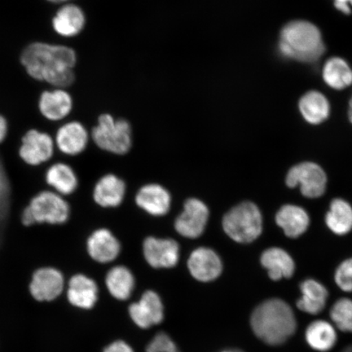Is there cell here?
I'll return each instance as SVG.
<instances>
[{
    "mask_svg": "<svg viewBox=\"0 0 352 352\" xmlns=\"http://www.w3.org/2000/svg\"><path fill=\"white\" fill-rule=\"evenodd\" d=\"M28 76L52 87L67 88L76 80L77 54L73 48L44 42L28 44L20 56Z\"/></svg>",
    "mask_w": 352,
    "mask_h": 352,
    "instance_id": "obj_1",
    "label": "cell"
},
{
    "mask_svg": "<svg viewBox=\"0 0 352 352\" xmlns=\"http://www.w3.org/2000/svg\"><path fill=\"white\" fill-rule=\"evenodd\" d=\"M250 327L258 338L267 346H281L296 336L298 318L290 303L281 298H270L254 308Z\"/></svg>",
    "mask_w": 352,
    "mask_h": 352,
    "instance_id": "obj_2",
    "label": "cell"
},
{
    "mask_svg": "<svg viewBox=\"0 0 352 352\" xmlns=\"http://www.w3.org/2000/svg\"><path fill=\"white\" fill-rule=\"evenodd\" d=\"M278 47L285 58L305 63H316L325 52L320 30L300 20L290 21L281 29Z\"/></svg>",
    "mask_w": 352,
    "mask_h": 352,
    "instance_id": "obj_3",
    "label": "cell"
},
{
    "mask_svg": "<svg viewBox=\"0 0 352 352\" xmlns=\"http://www.w3.org/2000/svg\"><path fill=\"white\" fill-rule=\"evenodd\" d=\"M72 206L67 197L50 188L43 189L30 197L20 213V223L24 228L38 226L61 227L69 222Z\"/></svg>",
    "mask_w": 352,
    "mask_h": 352,
    "instance_id": "obj_4",
    "label": "cell"
},
{
    "mask_svg": "<svg viewBox=\"0 0 352 352\" xmlns=\"http://www.w3.org/2000/svg\"><path fill=\"white\" fill-rule=\"evenodd\" d=\"M262 210L254 202L245 201L224 215L223 231L237 243L248 245L257 241L263 232Z\"/></svg>",
    "mask_w": 352,
    "mask_h": 352,
    "instance_id": "obj_5",
    "label": "cell"
},
{
    "mask_svg": "<svg viewBox=\"0 0 352 352\" xmlns=\"http://www.w3.org/2000/svg\"><path fill=\"white\" fill-rule=\"evenodd\" d=\"M284 183L289 189H298L306 199L318 200L328 190L329 176L318 162L303 160L289 167Z\"/></svg>",
    "mask_w": 352,
    "mask_h": 352,
    "instance_id": "obj_6",
    "label": "cell"
},
{
    "mask_svg": "<svg viewBox=\"0 0 352 352\" xmlns=\"http://www.w3.org/2000/svg\"><path fill=\"white\" fill-rule=\"evenodd\" d=\"M91 139L101 151L123 155L131 147V126L124 120H116L110 114L103 113L91 131Z\"/></svg>",
    "mask_w": 352,
    "mask_h": 352,
    "instance_id": "obj_7",
    "label": "cell"
},
{
    "mask_svg": "<svg viewBox=\"0 0 352 352\" xmlns=\"http://www.w3.org/2000/svg\"><path fill=\"white\" fill-rule=\"evenodd\" d=\"M56 152L54 135L46 131L32 127L21 135L17 156L25 166L37 168L50 164Z\"/></svg>",
    "mask_w": 352,
    "mask_h": 352,
    "instance_id": "obj_8",
    "label": "cell"
},
{
    "mask_svg": "<svg viewBox=\"0 0 352 352\" xmlns=\"http://www.w3.org/2000/svg\"><path fill=\"white\" fill-rule=\"evenodd\" d=\"M56 152L65 157H76L87 151L91 133L78 120H66L60 123L54 135Z\"/></svg>",
    "mask_w": 352,
    "mask_h": 352,
    "instance_id": "obj_9",
    "label": "cell"
},
{
    "mask_svg": "<svg viewBox=\"0 0 352 352\" xmlns=\"http://www.w3.org/2000/svg\"><path fill=\"white\" fill-rule=\"evenodd\" d=\"M37 107L44 120L60 124L72 116L73 96L65 88L54 87L44 90L38 96Z\"/></svg>",
    "mask_w": 352,
    "mask_h": 352,
    "instance_id": "obj_10",
    "label": "cell"
},
{
    "mask_svg": "<svg viewBox=\"0 0 352 352\" xmlns=\"http://www.w3.org/2000/svg\"><path fill=\"white\" fill-rule=\"evenodd\" d=\"M274 221L286 239L297 240L309 231L311 217L308 210L299 204L288 202L276 211Z\"/></svg>",
    "mask_w": 352,
    "mask_h": 352,
    "instance_id": "obj_11",
    "label": "cell"
},
{
    "mask_svg": "<svg viewBox=\"0 0 352 352\" xmlns=\"http://www.w3.org/2000/svg\"><path fill=\"white\" fill-rule=\"evenodd\" d=\"M209 214L208 206L204 201L190 198L184 204L183 212L175 219V231L186 239H197L208 226Z\"/></svg>",
    "mask_w": 352,
    "mask_h": 352,
    "instance_id": "obj_12",
    "label": "cell"
},
{
    "mask_svg": "<svg viewBox=\"0 0 352 352\" xmlns=\"http://www.w3.org/2000/svg\"><path fill=\"white\" fill-rule=\"evenodd\" d=\"M298 289L300 294L296 301L297 309L311 316L322 314L329 298L327 286L314 277H307L301 281Z\"/></svg>",
    "mask_w": 352,
    "mask_h": 352,
    "instance_id": "obj_13",
    "label": "cell"
},
{
    "mask_svg": "<svg viewBox=\"0 0 352 352\" xmlns=\"http://www.w3.org/2000/svg\"><path fill=\"white\" fill-rule=\"evenodd\" d=\"M259 261L272 281L289 280L296 274V259L281 246L274 245L264 250Z\"/></svg>",
    "mask_w": 352,
    "mask_h": 352,
    "instance_id": "obj_14",
    "label": "cell"
},
{
    "mask_svg": "<svg viewBox=\"0 0 352 352\" xmlns=\"http://www.w3.org/2000/svg\"><path fill=\"white\" fill-rule=\"evenodd\" d=\"M47 188L65 197H69L78 191L79 178L72 165L64 161L52 162L43 175Z\"/></svg>",
    "mask_w": 352,
    "mask_h": 352,
    "instance_id": "obj_15",
    "label": "cell"
},
{
    "mask_svg": "<svg viewBox=\"0 0 352 352\" xmlns=\"http://www.w3.org/2000/svg\"><path fill=\"white\" fill-rule=\"evenodd\" d=\"M145 261L153 268H171L177 265L179 246L173 239L148 236L144 241Z\"/></svg>",
    "mask_w": 352,
    "mask_h": 352,
    "instance_id": "obj_16",
    "label": "cell"
},
{
    "mask_svg": "<svg viewBox=\"0 0 352 352\" xmlns=\"http://www.w3.org/2000/svg\"><path fill=\"white\" fill-rule=\"evenodd\" d=\"M129 314L131 320L140 328H151L164 320V303L156 292L148 290L142 294L138 302L130 305Z\"/></svg>",
    "mask_w": 352,
    "mask_h": 352,
    "instance_id": "obj_17",
    "label": "cell"
},
{
    "mask_svg": "<svg viewBox=\"0 0 352 352\" xmlns=\"http://www.w3.org/2000/svg\"><path fill=\"white\" fill-rule=\"evenodd\" d=\"M64 289V276L55 267L38 268L33 274L30 285V292L34 299L39 302L54 300L60 296Z\"/></svg>",
    "mask_w": 352,
    "mask_h": 352,
    "instance_id": "obj_18",
    "label": "cell"
},
{
    "mask_svg": "<svg viewBox=\"0 0 352 352\" xmlns=\"http://www.w3.org/2000/svg\"><path fill=\"white\" fill-rule=\"evenodd\" d=\"M190 274L201 283H210L217 279L223 271V263L214 250L199 248L191 253L188 261Z\"/></svg>",
    "mask_w": 352,
    "mask_h": 352,
    "instance_id": "obj_19",
    "label": "cell"
},
{
    "mask_svg": "<svg viewBox=\"0 0 352 352\" xmlns=\"http://www.w3.org/2000/svg\"><path fill=\"white\" fill-rule=\"evenodd\" d=\"M298 110L307 124L319 126L329 120L332 108L327 96L320 91L311 90L299 98Z\"/></svg>",
    "mask_w": 352,
    "mask_h": 352,
    "instance_id": "obj_20",
    "label": "cell"
},
{
    "mask_svg": "<svg viewBox=\"0 0 352 352\" xmlns=\"http://www.w3.org/2000/svg\"><path fill=\"white\" fill-rule=\"evenodd\" d=\"M86 248L91 258L100 263L113 261L121 252L120 241L107 228H100L92 232L87 237Z\"/></svg>",
    "mask_w": 352,
    "mask_h": 352,
    "instance_id": "obj_21",
    "label": "cell"
},
{
    "mask_svg": "<svg viewBox=\"0 0 352 352\" xmlns=\"http://www.w3.org/2000/svg\"><path fill=\"white\" fill-rule=\"evenodd\" d=\"M305 340L312 351L329 352L337 345L338 330L329 320L315 319L305 328Z\"/></svg>",
    "mask_w": 352,
    "mask_h": 352,
    "instance_id": "obj_22",
    "label": "cell"
},
{
    "mask_svg": "<svg viewBox=\"0 0 352 352\" xmlns=\"http://www.w3.org/2000/svg\"><path fill=\"white\" fill-rule=\"evenodd\" d=\"M324 223L330 233L346 236L352 232V204L344 197H337L329 201L324 215Z\"/></svg>",
    "mask_w": 352,
    "mask_h": 352,
    "instance_id": "obj_23",
    "label": "cell"
},
{
    "mask_svg": "<svg viewBox=\"0 0 352 352\" xmlns=\"http://www.w3.org/2000/svg\"><path fill=\"white\" fill-rule=\"evenodd\" d=\"M125 192L124 182L116 175L107 174L95 184L92 199L101 208H114L122 204Z\"/></svg>",
    "mask_w": 352,
    "mask_h": 352,
    "instance_id": "obj_24",
    "label": "cell"
},
{
    "mask_svg": "<svg viewBox=\"0 0 352 352\" xmlns=\"http://www.w3.org/2000/svg\"><path fill=\"white\" fill-rule=\"evenodd\" d=\"M86 25L85 12L76 4L66 3L56 11L52 20V29L64 38L77 36Z\"/></svg>",
    "mask_w": 352,
    "mask_h": 352,
    "instance_id": "obj_25",
    "label": "cell"
},
{
    "mask_svg": "<svg viewBox=\"0 0 352 352\" xmlns=\"http://www.w3.org/2000/svg\"><path fill=\"white\" fill-rule=\"evenodd\" d=\"M136 205L153 217H162L169 212L170 192L157 184H149L140 189L135 196Z\"/></svg>",
    "mask_w": 352,
    "mask_h": 352,
    "instance_id": "obj_26",
    "label": "cell"
},
{
    "mask_svg": "<svg viewBox=\"0 0 352 352\" xmlns=\"http://www.w3.org/2000/svg\"><path fill=\"white\" fill-rule=\"evenodd\" d=\"M67 298L73 306L91 309L98 300V286L85 275H74L69 280Z\"/></svg>",
    "mask_w": 352,
    "mask_h": 352,
    "instance_id": "obj_27",
    "label": "cell"
},
{
    "mask_svg": "<svg viewBox=\"0 0 352 352\" xmlns=\"http://www.w3.org/2000/svg\"><path fill=\"white\" fill-rule=\"evenodd\" d=\"M322 78L331 89L345 90L352 85V69L341 57H331L324 65Z\"/></svg>",
    "mask_w": 352,
    "mask_h": 352,
    "instance_id": "obj_28",
    "label": "cell"
},
{
    "mask_svg": "<svg viewBox=\"0 0 352 352\" xmlns=\"http://www.w3.org/2000/svg\"><path fill=\"white\" fill-rule=\"evenodd\" d=\"M105 283L112 296L118 300H126L135 288V277L126 267L116 266L109 271Z\"/></svg>",
    "mask_w": 352,
    "mask_h": 352,
    "instance_id": "obj_29",
    "label": "cell"
},
{
    "mask_svg": "<svg viewBox=\"0 0 352 352\" xmlns=\"http://www.w3.org/2000/svg\"><path fill=\"white\" fill-rule=\"evenodd\" d=\"M329 320L338 332L352 334V298L341 297L336 299L329 311Z\"/></svg>",
    "mask_w": 352,
    "mask_h": 352,
    "instance_id": "obj_30",
    "label": "cell"
},
{
    "mask_svg": "<svg viewBox=\"0 0 352 352\" xmlns=\"http://www.w3.org/2000/svg\"><path fill=\"white\" fill-rule=\"evenodd\" d=\"M333 281L341 292L352 294V256L338 264L333 272Z\"/></svg>",
    "mask_w": 352,
    "mask_h": 352,
    "instance_id": "obj_31",
    "label": "cell"
},
{
    "mask_svg": "<svg viewBox=\"0 0 352 352\" xmlns=\"http://www.w3.org/2000/svg\"><path fill=\"white\" fill-rule=\"evenodd\" d=\"M146 352H180L177 346L166 333L161 332L154 337L147 346Z\"/></svg>",
    "mask_w": 352,
    "mask_h": 352,
    "instance_id": "obj_32",
    "label": "cell"
},
{
    "mask_svg": "<svg viewBox=\"0 0 352 352\" xmlns=\"http://www.w3.org/2000/svg\"><path fill=\"white\" fill-rule=\"evenodd\" d=\"M10 125L8 118L0 113V145L6 142L10 135Z\"/></svg>",
    "mask_w": 352,
    "mask_h": 352,
    "instance_id": "obj_33",
    "label": "cell"
},
{
    "mask_svg": "<svg viewBox=\"0 0 352 352\" xmlns=\"http://www.w3.org/2000/svg\"><path fill=\"white\" fill-rule=\"evenodd\" d=\"M104 352H134L131 346L123 341H116L105 347Z\"/></svg>",
    "mask_w": 352,
    "mask_h": 352,
    "instance_id": "obj_34",
    "label": "cell"
},
{
    "mask_svg": "<svg viewBox=\"0 0 352 352\" xmlns=\"http://www.w3.org/2000/svg\"><path fill=\"white\" fill-rule=\"evenodd\" d=\"M350 6H352V0H336L334 6L338 11L344 13L346 15H350L351 10Z\"/></svg>",
    "mask_w": 352,
    "mask_h": 352,
    "instance_id": "obj_35",
    "label": "cell"
},
{
    "mask_svg": "<svg viewBox=\"0 0 352 352\" xmlns=\"http://www.w3.org/2000/svg\"><path fill=\"white\" fill-rule=\"evenodd\" d=\"M7 188V177L1 160H0V198L4 195Z\"/></svg>",
    "mask_w": 352,
    "mask_h": 352,
    "instance_id": "obj_36",
    "label": "cell"
},
{
    "mask_svg": "<svg viewBox=\"0 0 352 352\" xmlns=\"http://www.w3.org/2000/svg\"><path fill=\"white\" fill-rule=\"evenodd\" d=\"M347 120L350 122V124L352 125V95L349 100V107H347Z\"/></svg>",
    "mask_w": 352,
    "mask_h": 352,
    "instance_id": "obj_37",
    "label": "cell"
},
{
    "mask_svg": "<svg viewBox=\"0 0 352 352\" xmlns=\"http://www.w3.org/2000/svg\"><path fill=\"white\" fill-rule=\"evenodd\" d=\"M47 1L52 3H63L65 2H69V0H47Z\"/></svg>",
    "mask_w": 352,
    "mask_h": 352,
    "instance_id": "obj_38",
    "label": "cell"
},
{
    "mask_svg": "<svg viewBox=\"0 0 352 352\" xmlns=\"http://www.w3.org/2000/svg\"><path fill=\"white\" fill-rule=\"evenodd\" d=\"M221 352H244V351L239 350V349H228V350L223 351Z\"/></svg>",
    "mask_w": 352,
    "mask_h": 352,
    "instance_id": "obj_39",
    "label": "cell"
}]
</instances>
